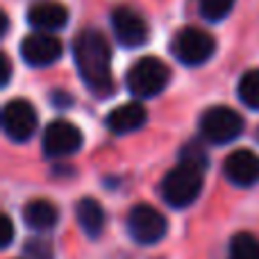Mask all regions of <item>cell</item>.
Listing matches in <instances>:
<instances>
[{
	"label": "cell",
	"mask_w": 259,
	"mask_h": 259,
	"mask_svg": "<svg viewBox=\"0 0 259 259\" xmlns=\"http://www.w3.org/2000/svg\"><path fill=\"white\" fill-rule=\"evenodd\" d=\"M75 214H77V223L80 228L84 230L89 237H100L105 228V209L100 207L98 200L94 198H82L75 207Z\"/></svg>",
	"instance_id": "15"
},
{
	"label": "cell",
	"mask_w": 259,
	"mask_h": 259,
	"mask_svg": "<svg viewBox=\"0 0 259 259\" xmlns=\"http://www.w3.org/2000/svg\"><path fill=\"white\" fill-rule=\"evenodd\" d=\"M3 130L12 141H27L36 130V112L27 100H9L3 107Z\"/></svg>",
	"instance_id": "8"
},
{
	"label": "cell",
	"mask_w": 259,
	"mask_h": 259,
	"mask_svg": "<svg viewBox=\"0 0 259 259\" xmlns=\"http://www.w3.org/2000/svg\"><path fill=\"white\" fill-rule=\"evenodd\" d=\"M170 80V71L161 59L157 57H141L134 62L127 71V89L132 91L137 98H152V96L161 94Z\"/></svg>",
	"instance_id": "3"
},
{
	"label": "cell",
	"mask_w": 259,
	"mask_h": 259,
	"mask_svg": "<svg viewBox=\"0 0 259 259\" xmlns=\"http://www.w3.org/2000/svg\"><path fill=\"white\" fill-rule=\"evenodd\" d=\"M173 55L184 66H200L214 55L216 41L209 32L198 27H182L173 39Z\"/></svg>",
	"instance_id": "4"
},
{
	"label": "cell",
	"mask_w": 259,
	"mask_h": 259,
	"mask_svg": "<svg viewBox=\"0 0 259 259\" xmlns=\"http://www.w3.org/2000/svg\"><path fill=\"white\" fill-rule=\"evenodd\" d=\"M243 118L225 105H214L200 116V132L211 143H230L241 134Z\"/></svg>",
	"instance_id": "5"
},
{
	"label": "cell",
	"mask_w": 259,
	"mask_h": 259,
	"mask_svg": "<svg viewBox=\"0 0 259 259\" xmlns=\"http://www.w3.org/2000/svg\"><path fill=\"white\" fill-rule=\"evenodd\" d=\"M23 219H25L27 228L36 230V232H46V230L55 228L59 214H57V207H55L53 202L39 198V200H30L25 205V209H23Z\"/></svg>",
	"instance_id": "14"
},
{
	"label": "cell",
	"mask_w": 259,
	"mask_h": 259,
	"mask_svg": "<svg viewBox=\"0 0 259 259\" xmlns=\"http://www.w3.org/2000/svg\"><path fill=\"white\" fill-rule=\"evenodd\" d=\"M239 98L246 107L250 109H259V68H250L241 75L239 80Z\"/></svg>",
	"instance_id": "17"
},
{
	"label": "cell",
	"mask_w": 259,
	"mask_h": 259,
	"mask_svg": "<svg viewBox=\"0 0 259 259\" xmlns=\"http://www.w3.org/2000/svg\"><path fill=\"white\" fill-rule=\"evenodd\" d=\"M73 55H75L77 71H80V77L84 80L87 89L94 91L100 98L112 94V50H109L107 39L98 30H82L75 36Z\"/></svg>",
	"instance_id": "1"
},
{
	"label": "cell",
	"mask_w": 259,
	"mask_h": 259,
	"mask_svg": "<svg viewBox=\"0 0 259 259\" xmlns=\"http://www.w3.org/2000/svg\"><path fill=\"white\" fill-rule=\"evenodd\" d=\"M168 230V221L152 205H134L127 214V232L137 243L150 246L164 239Z\"/></svg>",
	"instance_id": "6"
},
{
	"label": "cell",
	"mask_w": 259,
	"mask_h": 259,
	"mask_svg": "<svg viewBox=\"0 0 259 259\" xmlns=\"http://www.w3.org/2000/svg\"><path fill=\"white\" fill-rule=\"evenodd\" d=\"M3 237H0V246L3 248H7L9 243H12V239H14V225H12V219L9 216H3Z\"/></svg>",
	"instance_id": "20"
},
{
	"label": "cell",
	"mask_w": 259,
	"mask_h": 259,
	"mask_svg": "<svg viewBox=\"0 0 259 259\" xmlns=\"http://www.w3.org/2000/svg\"><path fill=\"white\" fill-rule=\"evenodd\" d=\"M230 259H259V239L250 232H239L230 241Z\"/></svg>",
	"instance_id": "16"
},
{
	"label": "cell",
	"mask_w": 259,
	"mask_h": 259,
	"mask_svg": "<svg viewBox=\"0 0 259 259\" xmlns=\"http://www.w3.org/2000/svg\"><path fill=\"white\" fill-rule=\"evenodd\" d=\"M234 7V0H198V9L207 21H221Z\"/></svg>",
	"instance_id": "18"
},
{
	"label": "cell",
	"mask_w": 259,
	"mask_h": 259,
	"mask_svg": "<svg viewBox=\"0 0 259 259\" xmlns=\"http://www.w3.org/2000/svg\"><path fill=\"white\" fill-rule=\"evenodd\" d=\"M112 27L118 44L127 46V48L143 46L148 39V27L143 23V18L127 7H116L112 12Z\"/></svg>",
	"instance_id": "11"
},
{
	"label": "cell",
	"mask_w": 259,
	"mask_h": 259,
	"mask_svg": "<svg viewBox=\"0 0 259 259\" xmlns=\"http://www.w3.org/2000/svg\"><path fill=\"white\" fill-rule=\"evenodd\" d=\"M80 146H82V132L71 121L57 118V121L48 123V127L44 130V152L50 159L73 155V152L80 150Z\"/></svg>",
	"instance_id": "7"
},
{
	"label": "cell",
	"mask_w": 259,
	"mask_h": 259,
	"mask_svg": "<svg viewBox=\"0 0 259 259\" xmlns=\"http://www.w3.org/2000/svg\"><path fill=\"white\" fill-rule=\"evenodd\" d=\"M146 107L139 103H125V105H118L116 109L107 114L105 123L107 127L112 130L114 134H127V132H134L146 123Z\"/></svg>",
	"instance_id": "13"
},
{
	"label": "cell",
	"mask_w": 259,
	"mask_h": 259,
	"mask_svg": "<svg viewBox=\"0 0 259 259\" xmlns=\"http://www.w3.org/2000/svg\"><path fill=\"white\" fill-rule=\"evenodd\" d=\"M202 173L205 166L193 161H180L161 182V198L175 209L189 207L202 191V182H205Z\"/></svg>",
	"instance_id": "2"
},
{
	"label": "cell",
	"mask_w": 259,
	"mask_h": 259,
	"mask_svg": "<svg viewBox=\"0 0 259 259\" xmlns=\"http://www.w3.org/2000/svg\"><path fill=\"white\" fill-rule=\"evenodd\" d=\"M25 252L30 257H34V259H50V257H53V252H50V246L46 241H30L25 246Z\"/></svg>",
	"instance_id": "19"
},
{
	"label": "cell",
	"mask_w": 259,
	"mask_h": 259,
	"mask_svg": "<svg viewBox=\"0 0 259 259\" xmlns=\"http://www.w3.org/2000/svg\"><path fill=\"white\" fill-rule=\"evenodd\" d=\"M21 55L34 68L50 66L62 57V41L48 32H32L21 41Z\"/></svg>",
	"instance_id": "9"
},
{
	"label": "cell",
	"mask_w": 259,
	"mask_h": 259,
	"mask_svg": "<svg viewBox=\"0 0 259 259\" xmlns=\"http://www.w3.org/2000/svg\"><path fill=\"white\" fill-rule=\"evenodd\" d=\"M9 73H12V64H9L7 55H3V80H0V84H3V87L9 82Z\"/></svg>",
	"instance_id": "21"
},
{
	"label": "cell",
	"mask_w": 259,
	"mask_h": 259,
	"mask_svg": "<svg viewBox=\"0 0 259 259\" xmlns=\"http://www.w3.org/2000/svg\"><path fill=\"white\" fill-rule=\"evenodd\" d=\"M27 23L34 27L36 32H59L62 27H66L68 23V12L64 5L53 3V0H44L36 3L27 9Z\"/></svg>",
	"instance_id": "12"
},
{
	"label": "cell",
	"mask_w": 259,
	"mask_h": 259,
	"mask_svg": "<svg viewBox=\"0 0 259 259\" xmlns=\"http://www.w3.org/2000/svg\"><path fill=\"white\" fill-rule=\"evenodd\" d=\"M223 173L237 187H252L259 182V157L248 148H239L228 155Z\"/></svg>",
	"instance_id": "10"
}]
</instances>
